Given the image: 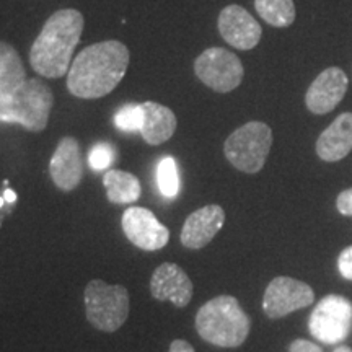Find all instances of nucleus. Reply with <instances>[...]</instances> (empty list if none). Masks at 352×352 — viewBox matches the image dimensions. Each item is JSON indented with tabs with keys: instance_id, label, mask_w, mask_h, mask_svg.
Listing matches in <instances>:
<instances>
[{
	"instance_id": "ddd939ff",
	"label": "nucleus",
	"mask_w": 352,
	"mask_h": 352,
	"mask_svg": "<svg viewBox=\"0 0 352 352\" xmlns=\"http://www.w3.org/2000/svg\"><path fill=\"white\" fill-rule=\"evenodd\" d=\"M50 175L60 191H74L83 178V158L77 139L63 138L50 162Z\"/></svg>"
},
{
	"instance_id": "6ab92c4d",
	"label": "nucleus",
	"mask_w": 352,
	"mask_h": 352,
	"mask_svg": "<svg viewBox=\"0 0 352 352\" xmlns=\"http://www.w3.org/2000/svg\"><path fill=\"white\" fill-rule=\"evenodd\" d=\"M108 199L113 204H132L140 197L142 188L138 176L122 170H109L103 176Z\"/></svg>"
},
{
	"instance_id": "4468645a",
	"label": "nucleus",
	"mask_w": 352,
	"mask_h": 352,
	"mask_svg": "<svg viewBox=\"0 0 352 352\" xmlns=\"http://www.w3.org/2000/svg\"><path fill=\"white\" fill-rule=\"evenodd\" d=\"M151 292L157 300H170L175 307H186L192 298V283L178 264L164 263L157 267L151 280Z\"/></svg>"
},
{
	"instance_id": "6e6552de",
	"label": "nucleus",
	"mask_w": 352,
	"mask_h": 352,
	"mask_svg": "<svg viewBox=\"0 0 352 352\" xmlns=\"http://www.w3.org/2000/svg\"><path fill=\"white\" fill-rule=\"evenodd\" d=\"M308 329L324 344L344 341L352 329V303L341 296L324 297L311 314Z\"/></svg>"
},
{
	"instance_id": "bb28decb",
	"label": "nucleus",
	"mask_w": 352,
	"mask_h": 352,
	"mask_svg": "<svg viewBox=\"0 0 352 352\" xmlns=\"http://www.w3.org/2000/svg\"><path fill=\"white\" fill-rule=\"evenodd\" d=\"M170 352H195L192 346L183 340H175L170 344Z\"/></svg>"
},
{
	"instance_id": "9b49d317",
	"label": "nucleus",
	"mask_w": 352,
	"mask_h": 352,
	"mask_svg": "<svg viewBox=\"0 0 352 352\" xmlns=\"http://www.w3.org/2000/svg\"><path fill=\"white\" fill-rule=\"evenodd\" d=\"M219 32L232 47L250 51L258 46L261 39V25L253 19L250 12L240 6H228L219 15Z\"/></svg>"
},
{
	"instance_id": "dca6fc26",
	"label": "nucleus",
	"mask_w": 352,
	"mask_h": 352,
	"mask_svg": "<svg viewBox=\"0 0 352 352\" xmlns=\"http://www.w3.org/2000/svg\"><path fill=\"white\" fill-rule=\"evenodd\" d=\"M352 151V113H342L321 132L316 153L324 162H340Z\"/></svg>"
},
{
	"instance_id": "c85d7f7f",
	"label": "nucleus",
	"mask_w": 352,
	"mask_h": 352,
	"mask_svg": "<svg viewBox=\"0 0 352 352\" xmlns=\"http://www.w3.org/2000/svg\"><path fill=\"white\" fill-rule=\"evenodd\" d=\"M334 352H352V349H351V347H347V346H340Z\"/></svg>"
},
{
	"instance_id": "b1692460",
	"label": "nucleus",
	"mask_w": 352,
	"mask_h": 352,
	"mask_svg": "<svg viewBox=\"0 0 352 352\" xmlns=\"http://www.w3.org/2000/svg\"><path fill=\"white\" fill-rule=\"evenodd\" d=\"M338 267L342 277L352 280V246H347L346 250H342V253L338 258Z\"/></svg>"
},
{
	"instance_id": "393cba45",
	"label": "nucleus",
	"mask_w": 352,
	"mask_h": 352,
	"mask_svg": "<svg viewBox=\"0 0 352 352\" xmlns=\"http://www.w3.org/2000/svg\"><path fill=\"white\" fill-rule=\"evenodd\" d=\"M336 208L342 215H352V188L346 189L338 196Z\"/></svg>"
},
{
	"instance_id": "1a4fd4ad",
	"label": "nucleus",
	"mask_w": 352,
	"mask_h": 352,
	"mask_svg": "<svg viewBox=\"0 0 352 352\" xmlns=\"http://www.w3.org/2000/svg\"><path fill=\"white\" fill-rule=\"evenodd\" d=\"M314 300L315 294L310 285L292 277L280 276L267 285L263 297V310L270 318L276 320L311 305Z\"/></svg>"
},
{
	"instance_id": "cd10ccee",
	"label": "nucleus",
	"mask_w": 352,
	"mask_h": 352,
	"mask_svg": "<svg viewBox=\"0 0 352 352\" xmlns=\"http://www.w3.org/2000/svg\"><path fill=\"white\" fill-rule=\"evenodd\" d=\"M3 199H6V202H10L12 204V202L16 201V195L12 191V189H7V191L3 192Z\"/></svg>"
},
{
	"instance_id": "a211bd4d",
	"label": "nucleus",
	"mask_w": 352,
	"mask_h": 352,
	"mask_svg": "<svg viewBox=\"0 0 352 352\" xmlns=\"http://www.w3.org/2000/svg\"><path fill=\"white\" fill-rule=\"evenodd\" d=\"M26 82V72L19 52L0 41V96L10 95Z\"/></svg>"
},
{
	"instance_id": "0eeeda50",
	"label": "nucleus",
	"mask_w": 352,
	"mask_h": 352,
	"mask_svg": "<svg viewBox=\"0 0 352 352\" xmlns=\"http://www.w3.org/2000/svg\"><path fill=\"white\" fill-rule=\"evenodd\" d=\"M195 72L206 87L217 94L235 90L245 76L240 57L223 47H209L202 52L195 60Z\"/></svg>"
},
{
	"instance_id": "4be33fe9",
	"label": "nucleus",
	"mask_w": 352,
	"mask_h": 352,
	"mask_svg": "<svg viewBox=\"0 0 352 352\" xmlns=\"http://www.w3.org/2000/svg\"><path fill=\"white\" fill-rule=\"evenodd\" d=\"M144 121L142 104H126L114 116V124L120 131L124 132H140Z\"/></svg>"
},
{
	"instance_id": "20e7f679",
	"label": "nucleus",
	"mask_w": 352,
	"mask_h": 352,
	"mask_svg": "<svg viewBox=\"0 0 352 352\" xmlns=\"http://www.w3.org/2000/svg\"><path fill=\"white\" fill-rule=\"evenodd\" d=\"M52 104L51 88L38 78H30L13 94L0 96V121L16 122L26 131L41 132L50 122Z\"/></svg>"
},
{
	"instance_id": "f8f14e48",
	"label": "nucleus",
	"mask_w": 352,
	"mask_h": 352,
	"mask_svg": "<svg viewBox=\"0 0 352 352\" xmlns=\"http://www.w3.org/2000/svg\"><path fill=\"white\" fill-rule=\"evenodd\" d=\"M349 78L340 67H328L315 78L307 90L305 104L314 114L331 113L344 98Z\"/></svg>"
},
{
	"instance_id": "f03ea898",
	"label": "nucleus",
	"mask_w": 352,
	"mask_h": 352,
	"mask_svg": "<svg viewBox=\"0 0 352 352\" xmlns=\"http://www.w3.org/2000/svg\"><path fill=\"white\" fill-rule=\"evenodd\" d=\"M83 25V15L76 8H64L52 13L30 51V64L34 72L47 78L67 76Z\"/></svg>"
},
{
	"instance_id": "423d86ee",
	"label": "nucleus",
	"mask_w": 352,
	"mask_h": 352,
	"mask_svg": "<svg viewBox=\"0 0 352 352\" xmlns=\"http://www.w3.org/2000/svg\"><path fill=\"white\" fill-rule=\"evenodd\" d=\"M87 318L100 331L114 333L129 316V292L122 285L94 279L85 287Z\"/></svg>"
},
{
	"instance_id": "7ed1b4c3",
	"label": "nucleus",
	"mask_w": 352,
	"mask_h": 352,
	"mask_svg": "<svg viewBox=\"0 0 352 352\" xmlns=\"http://www.w3.org/2000/svg\"><path fill=\"white\" fill-rule=\"evenodd\" d=\"M196 329L210 344L239 347L250 334V318L235 297L219 296L199 308Z\"/></svg>"
},
{
	"instance_id": "5701e85b",
	"label": "nucleus",
	"mask_w": 352,
	"mask_h": 352,
	"mask_svg": "<svg viewBox=\"0 0 352 352\" xmlns=\"http://www.w3.org/2000/svg\"><path fill=\"white\" fill-rule=\"evenodd\" d=\"M114 162V148L107 142L96 144L88 153V165L94 171L107 170Z\"/></svg>"
},
{
	"instance_id": "39448f33",
	"label": "nucleus",
	"mask_w": 352,
	"mask_h": 352,
	"mask_svg": "<svg viewBox=\"0 0 352 352\" xmlns=\"http://www.w3.org/2000/svg\"><path fill=\"white\" fill-rule=\"evenodd\" d=\"M272 147V131L264 122L252 121L228 135L223 144L227 160L243 173L263 170Z\"/></svg>"
},
{
	"instance_id": "c756f323",
	"label": "nucleus",
	"mask_w": 352,
	"mask_h": 352,
	"mask_svg": "<svg viewBox=\"0 0 352 352\" xmlns=\"http://www.w3.org/2000/svg\"><path fill=\"white\" fill-rule=\"evenodd\" d=\"M3 202H6V199H3V197H0V208L3 206Z\"/></svg>"
},
{
	"instance_id": "aec40b11",
	"label": "nucleus",
	"mask_w": 352,
	"mask_h": 352,
	"mask_svg": "<svg viewBox=\"0 0 352 352\" xmlns=\"http://www.w3.org/2000/svg\"><path fill=\"white\" fill-rule=\"evenodd\" d=\"M254 8L267 25L287 28L296 21L294 0H254Z\"/></svg>"
},
{
	"instance_id": "2eb2a0df",
	"label": "nucleus",
	"mask_w": 352,
	"mask_h": 352,
	"mask_svg": "<svg viewBox=\"0 0 352 352\" xmlns=\"http://www.w3.org/2000/svg\"><path fill=\"white\" fill-rule=\"evenodd\" d=\"M223 222H226V212L217 204L195 210L183 226L182 243L191 250L204 248L220 232Z\"/></svg>"
},
{
	"instance_id": "a878e982",
	"label": "nucleus",
	"mask_w": 352,
	"mask_h": 352,
	"mask_svg": "<svg viewBox=\"0 0 352 352\" xmlns=\"http://www.w3.org/2000/svg\"><path fill=\"white\" fill-rule=\"evenodd\" d=\"M289 352H321V349L316 344H314V342L305 341V340H297L290 344Z\"/></svg>"
},
{
	"instance_id": "f3484780",
	"label": "nucleus",
	"mask_w": 352,
	"mask_h": 352,
	"mask_svg": "<svg viewBox=\"0 0 352 352\" xmlns=\"http://www.w3.org/2000/svg\"><path fill=\"white\" fill-rule=\"evenodd\" d=\"M144 121L140 135L147 144L160 145L171 139L176 131V116L170 108L158 104L155 101L142 103Z\"/></svg>"
},
{
	"instance_id": "9d476101",
	"label": "nucleus",
	"mask_w": 352,
	"mask_h": 352,
	"mask_svg": "<svg viewBox=\"0 0 352 352\" xmlns=\"http://www.w3.org/2000/svg\"><path fill=\"white\" fill-rule=\"evenodd\" d=\"M122 230L127 240L144 252H157L170 240V230L145 208H129L122 214Z\"/></svg>"
},
{
	"instance_id": "f257e3e1",
	"label": "nucleus",
	"mask_w": 352,
	"mask_h": 352,
	"mask_svg": "<svg viewBox=\"0 0 352 352\" xmlns=\"http://www.w3.org/2000/svg\"><path fill=\"white\" fill-rule=\"evenodd\" d=\"M129 65V50L121 41H101L83 50L70 65L67 88L77 98L107 96L120 85Z\"/></svg>"
},
{
	"instance_id": "412c9836",
	"label": "nucleus",
	"mask_w": 352,
	"mask_h": 352,
	"mask_svg": "<svg viewBox=\"0 0 352 352\" xmlns=\"http://www.w3.org/2000/svg\"><path fill=\"white\" fill-rule=\"evenodd\" d=\"M157 184L165 197H175L179 192V173L173 157L162 158L157 166Z\"/></svg>"
}]
</instances>
